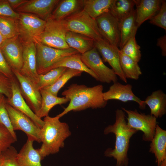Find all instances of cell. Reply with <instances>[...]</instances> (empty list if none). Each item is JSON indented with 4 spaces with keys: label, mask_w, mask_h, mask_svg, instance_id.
I'll list each match as a JSON object with an SVG mask.
<instances>
[{
    "label": "cell",
    "mask_w": 166,
    "mask_h": 166,
    "mask_svg": "<svg viewBox=\"0 0 166 166\" xmlns=\"http://www.w3.org/2000/svg\"><path fill=\"white\" fill-rule=\"evenodd\" d=\"M11 7L15 10L23 4L27 2L28 0H7Z\"/></svg>",
    "instance_id": "cell-43"
},
{
    "label": "cell",
    "mask_w": 166,
    "mask_h": 166,
    "mask_svg": "<svg viewBox=\"0 0 166 166\" xmlns=\"http://www.w3.org/2000/svg\"><path fill=\"white\" fill-rule=\"evenodd\" d=\"M157 46L159 47L161 50L162 56H166V36L165 34L160 37L157 40Z\"/></svg>",
    "instance_id": "cell-42"
},
{
    "label": "cell",
    "mask_w": 166,
    "mask_h": 166,
    "mask_svg": "<svg viewBox=\"0 0 166 166\" xmlns=\"http://www.w3.org/2000/svg\"><path fill=\"white\" fill-rule=\"evenodd\" d=\"M103 90L101 85L92 87L75 83L71 85L62 93V95L69 100V103L63 111L57 116L60 118L72 111L104 108L107 101L104 99Z\"/></svg>",
    "instance_id": "cell-1"
},
{
    "label": "cell",
    "mask_w": 166,
    "mask_h": 166,
    "mask_svg": "<svg viewBox=\"0 0 166 166\" xmlns=\"http://www.w3.org/2000/svg\"><path fill=\"white\" fill-rule=\"evenodd\" d=\"M134 0H114L109 12L120 22L135 10Z\"/></svg>",
    "instance_id": "cell-30"
},
{
    "label": "cell",
    "mask_w": 166,
    "mask_h": 166,
    "mask_svg": "<svg viewBox=\"0 0 166 166\" xmlns=\"http://www.w3.org/2000/svg\"><path fill=\"white\" fill-rule=\"evenodd\" d=\"M136 9V20L139 27L144 22L150 20L159 10L161 0H134Z\"/></svg>",
    "instance_id": "cell-19"
},
{
    "label": "cell",
    "mask_w": 166,
    "mask_h": 166,
    "mask_svg": "<svg viewBox=\"0 0 166 166\" xmlns=\"http://www.w3.org/2000/svg\"><path fill=\"white\" fill-rule=\"evenodd\" d=\"M0 32L5 40L19 35L17 19L0 16Z\"/></svg>",
    "instance_id": "cell-32"
},
{
    "label": "cell",
    "mask_w": 166,
    "mask_h": 166,
    "mask_svg": "<svg viewBox=\"0 0 166 166\" xmlns=\"http://www.w3.org/2000/svg\"><path fill=\"white\" fill-rule=\"evenodd\" d=\"M12 81L10 79L0 73V94L7 98H10L12 95Z\"/></svg>",
    "instance_id": "cell-39"
},
{
    "label": "cell",
    "mask_w": 166,
    "mask_h": 166,
    "mask_svg": "<svg viewBox=\"0 0 166 166\" xmlns=\"http://www.w3.org/2000/svg\"><path fill=\"white\" fill-rule=\"evenodd\" d=\"M149 22L166 30V2L162 0L160 9L157 13L151 18Z\"/></svg>",
    "instance_id": "cell-38"
},
{
    "label": "cell",
    "mask_w": 166,
    "mask_h": 166,
    "mask_svg": "<svg viewBox=\"0 0 166 166\" xmlns=\"http://www.w3.org/2000/svg\"><path fill=\"white\" fill-rule=\"evenodd\" d=\"M114 0H84L83 10L92 18L96 19L109 12Z\"/></svg>",
    "instance_id": "cell-28"
},
{
    "label": "cell",
    "mask_w": 166,
    "mask_h": 166,
    "mask_svg": "<svg viewBox=\"0 0 166 166\" xmlns=\"http://www.w3.org/2000/svg\"><path fill=\"white\" fill-rule=\"evenodd\" d=\"M0 73L12 81L17 80L11 68L6 62L0 49Z\"/></svg>",
    "instance_id": "cell-41"
},
{
    "label": "cell",
    "mask_w": 166,
    "mask_h": 166,
    "mask_svg": "<svg viewBox=\"0 0 166 166\" xmlns=\"http://www.w3.org/2000/svg\"><path fill=\"white\" fill-rule=\"evenodd\" d=\"M0 49L13 72H20L22 65L23 48L19 35L5 40Z\"/></svg>",
    "instance_id": "cell-12"
},
{
    "label": "cell",
    "mask_w": 166,
    "mask_h": 166,
    "mask_svg": "<svg viewBox=\"0 0 166 166\" xmlns=\"http://www.w3.org/2000/svg\"><path fill=\"white\" fill-rule=\"evenodd\" d=\"M81 54L82 62L97 75L99 81L107 83L117 81V75L112 69L104 64L95 46L91 50Z\"/></svg>",
    "instance_id": "cell-8"
},
{
    "label": "cell",
    "mask_w": 166,
    "mask_h": 166,
    "mask_svg": "<svg viewBox=\"0 0 166 166\" xmlns=\"http://www.w3.org/2000/svg\"><path fill=\"white\" fill-rule=\"evenodd\" d=\"M122 109L127 115L128 126L137 131H141L143 133V140L151 141L155 135L156 118L150 114L140 113L136 109L132 110L122 107Z\"/></svg>",
    "instance_id": "cell-7"
},
{
    "label": "cell",
    "mask_w": 166,
    "mask_h": 166,
    "mask_svg": "<svg viewBox=\"0 0 166 166\" xmlns=\"http://www.w3.org/2000/svg\"><path fill=\"white\" fill-rule=\"evenodd\" d=\"M121 49L132 37L136 36L138 27L136 20V11L119 22Z\"/></svg>",
    "instance_id": "cell-26"
},
{
    "label": "cell",
    "mask_w": 166,
    "mask_h": 166,
    "mask_svg": "<svg viewBox=\"0 0 166 166\" xmlns=\"http://www.w3.org/2000/svg\"><path fill=\"white\" fill-rule=\"evenodd\" d=\"M17 150L12 146L2 152L1 166H19L17 160Z\"/></svg>",
    "instance_id": "cell-37"
},
{
    "label": "cell",
    "mask_w": 166,
    "mask_h": 166,
    "mask_svg": "<svg viewBox=\"0 0 166 166\" xmlns=\"http://www.w3.org/2000/svg\"><path fill=\"white\" fill-rule=\"evenodd\" d=\"M6 98L4 95L0 94V123L7 128L15 139L17 137L13 129L10 119L6 107Z\"/></svg>",
    "instance_id": "cell-35"
},
{
    "label": "cell",
    "mask_w": 166,
    "mask_h": 166,
    "mask_svg": "<svg viewBox=\"0 0 166 166\" xmlns=\"http://www.w3.org/2000/svg\"><path fill=\"white\" fill-rule=\"evenodd\" d=\"M84 0H60L49 18L61 20L83 10Z\"/></svg>",
    "instance_id": "cell-22"
},
{
    "label": "cell",
    "mask_w": 166,
    "mask_h": 166,
    "mask_svg": "<svg viewBox=\"0 0 166 166\" xmlns=\"http://www.w3.org/2000/svg\"><path fill=\"white\" fill-rule=\"evenodd\" d=\"M144 101L150 109V114L156 119L165 114L166 94L161 90L153 91Z\"/></svg>",
    "instance_id": "cell-24"
},
{
    "label": "cell",
    "mask_w": 166,
    "mask_h": 166,
    "mask_svg": "<svg viewBox=\"0 0 166 166\" xmlns=\"http://www.w3.org/2000/svg\"><path fill=\"white\" fill-rule=\"evenodd\" d=\"M132 89L131 84L123 85L117 81L114 82L107 91L103 92L104 99L106 101L111 100L124 102L133 101L138 104L140 109H145L146 105L144 101L137 97L133 93Z\"/></svg>",
    "instance_id": "cell-16"
},
{
    "label": "cell",
    "mask_w": 166,
    "mask_h": 166,
    "mask_svg": "<svg viewBox=\"0 0 166 166\" xmlns=\"http://www.w3.org/2000/svg\"><path fill=\"white\" fill-rule=\"evenodd\" d=\"M140 49L135 36L131 38L120 50L134 61L138 63L141 57Z\"/></svg>",
    "instance_id": "cell-34"
},
{
    "label": "cell",
    "mask_w": 166,
    "mask_h": 166,
    "mask_svg": "<svg viewBox=\"0 0 166 166\" xmlns=\"http://www.w3.org/2000/svg\"><path fill=\"white\" fill-rule=\"evenodd\" d=\"M119 54L121 67L126 78L138 80L142 73L138 63L124 54L120 49Z\"/></svg>",
    "instance_id": "cell-29"
},
{
    "label": "cell",
    "mask_w": 166,
    "mask_h": 166,
    "mask_svg": "<svg viewBox=\"0 0 166 166\" xmlns=\"http://www.w3.org/2000/svg\"><path fill=\"white\" fill-rule=\"evenodd\" d=\"M19 15L18 13L11 8L7 0H0V16L10 17L17 19Z\"/></svg>",
    "instance_id": "cell-40"
},
{
    "label": "cell",
    "mask_w": 166,
    "mask_h": 166,
    "mask_svg": "<svg viewBox=\"0 0 166 166\" xmlns=\"http://www.w3.org/2000/svg\"><path fill=\"white\" fill-rule=\"evenodd\" d=\"M2 160L1 156V155H0V166H1V164L2 163Z\"/></svg>",
    "instance_id": "cell-45"
},
{
    "label": "cell",
    "mask_w": 166,
    "mask_h": 166,
    "mask_svg": "<svg viewBox=\"0 0 166 166\" xmlns=\"http://www.w3.org/2000/svg\"><path fill=\"white\" fill-rule=\"evenodd\" d=\"M20 39L22 42L23 49L22 65L19 72L35 85L39 74L37 69L35 43L31 40Z\"/></svg>",
    "instance_id": "cell-13"
},
{
    "label": "cell",
    "mask_w": 166,
    "mask_h": 166,
    "mask_svg": "<svg viewBox=\"0 0 166 166\" xmlns=\"http://www.w3.org/2000/svg\"><path fill=\"white\" fill-rule=\"evenodd\" d=\"M149 152L155 156L157 166H166V131L157 124Z\"/></svg>",
    "instance_id": "cell-20"
},
{
    "label": "cell",
    "mask_w": 166,
    "mask_h": 166,
    "mask_svg": "<svg viewBox=\"0 0 166 166\" xmlns=\"http://www.w3.org/2000/svg\"><path fill=\"white\" fill-rule=\"evenodd\" d=\"M64 20L68 31L86 36L95 42L104 39L99 32L96 19L83 10L67 17Z\"/></svg>",
    "instance_id": "cell-6"
},
{
    "label": "cell",
    "mask_w": 166,
    "mask_h": 166,
    "mask_svg": "<svg viewBox=\"0 0 166 166\" xmlns=\"http://www.w3.org/2000/svg\"><path fill=\"white\" fill-rule=\"evenodd\" d=\"M40 91L42 98V103L40 109L37 116L40 118L49 116V111L54 106L69 101L65 97H58L44 89H41Z\"/></svg>",
    "instance_id": "cell-27"
},
{
    "label": "cell",
    "mask_w": 166,
    "mask_h": 166,
    "mask_svg": "<svg viewBox=\"0 0 166 166\" xmlns=\"http://www.w3.org/2000/svg\"><path fill=\"white\" fill-rule=\"evenodd\" d=\"M7 103L11 106L29 117L39 128L43 125L44 121L38 117L27 105L20 92L18 80L12 81V95L10 98H6Z\"/></svg>",
    "instance_id": "cell-18"
},
{
    "label": "cell",
    "mask_w": 166,
    "mask_h": 166,
    "mask_svg": "<svg viewBox=\"0 0 166 166\" xmlns=\"http://www.w3.org/2000/svg\"><path fill=\"white\" fill-rule=\"evenodd\" d=\"M79 53L67 56L53 65L47 70V73L50 70L59 67H64L85 72L96 80L99 81L97 75L84 63Z\"/></svg>",
    "instance_id": "cell-25"
},
{
    "label": "cell",
    "mask_w": 166,
    "mask_h": 166,
    "mask_svg": "<svg viewBox=\"0 0 166 166\" xmlns=\"http://www.w3.org/2000/svg\"><path fill=\"white\" fill-rule=\"evenodd\" d=\"M5 40L3 37L2 35L0 32V46L4 41Z\"/></svg>",
    "instance_id": "cell-44"
},
{
    "label": "cell",
    "mask_w": 166,
    "mask_h": 166,
    "mask_svg": "<svg viewBox=\"0 0 166 166\" xmlns=\"http://www.w3.org/2000/svg\"><path fill=\"white\" fill-rule=\"evenodd\" d=\"M46 21L43 32L33 41L57 49L69 48L65 41L68 30L64 20H56L49 18Z\"/></svg>",
    "instance_id": "cell-4"
},
{
    "label": "cell",
    "mask_w": 166,
    "mask_h": 166,
    "mask_svg": "<svg viewBox=\"0 0 166 166\" xmlns=\"http://www.w3.org/2000/svg\"><path fill=\"white\" fill-rule=\"evenodd\" d=\"M34 42L36 50L37 69L39 75L46 73L49 68L64 58L79 53L75 49L70 47L59 49L39 42Z\"/></svg>",
    "instance_id": "cell-5"
},
{
    "label": "cell",
    "mask_w": 166,
    "mask_h": 166,
    "mask_svg": "<svg viewBox=\"0 0 166 166\" xmlns=\"http://www.w3.org/2000/svg\"><path fill=\"white\" fill-rule=\"evenodd\" d=\"M18 13L17 20L20 38L33 40L39 36L44 29L46 21L33 14Z\"/></svg>",
    "instance_id": "cell-9"
},
{
    "label": "cell",
    "mask_w": 166,
    "mask_h": 166,
    "mask_svg": "<svg viewBox=\"0 0 166 166\" xmlns=\"http://www.w3.org/2000/svg\"><path fill=\"white\" fill-rule=\"evenodd\" d=\"M82 72L78 70L67 68L54 84L43 89L57 96L59 90L69 79L74 77L81 76Z\"/></svg>",
    "instance_id": "cell-33"
},
{
    "label": "cell",
    "mask_w": 166,
    "mask_h": 166,
    "mask_svg": "<svg viewBox=\"0 0 166 166\" xmlns=\"http://www.w3.org/2000/svg\"><path fill=\"white\" fill-rule=\"evenodd\" d=\"M94 45L101 55L103 61L108 62L117 76L122 81L126 83L127 80L120 64L119 49L113 46L104 39L95 42Z\"/></svg>",
    "instance_id": "cell-15"
},
{
    "label": "cell",
    "mask_w": 166,
    "mask_h": 166,
    "mask_svg": "<svg viewBox=\"0 0 166 166\" xmlns=\"http://www.w3.org/2000/svg\"><path fill=\"white\" fill-rule=\"evenodd\" d=\"M34 141L28 138L19 152L17 153V160L19 166H42V159L38 149L34 148Z\"/></svg>",
    "instance_id": "cell-21"
},
{
    "label": "cell",
    "mask_w": 166,
    "mask_h": 166,
    "mask_svg": "<svg viewBox=\"0 0 166 166\" xmlns=\"http://www.w3.org/2000/svg\"><path fill=\"white\" fill-rule=\"evenodd\" d=\"M65 41L69 47L74 49L82 54L95 47L94 41L83 34L68 31L65 36Z\"/></svg>",
    "instance_id": "cell-23"
},
{
    "label": "cell",
    "mask_w": 166,
    "mask_h": 166,
    "mask_svg": "<svg viewBox=\"0 0 166 166\" xmlns=\"http://www.w3.org/2000/svg\"><path fill=\"white\" fill-rule=\"evenodd\" d=\"M6 107L14 130H21L26 134L28 138L40 143L39 133L41 128L28 116L11 106L7 102Z\"/></svg>",
    "instance_id": "cell-10"
},
{
    "label": "cell",
    "mask_w": 166,
    "mask_h": 166,
    "mask_svg": "<svg viewBox=\"0 0 166 166\" xmlns=\"http://www.w3.org/2000/svg\"><path fill=\"white\" fill-rule=\"evenodd\" d=\"M19 83L21 95L26 103L37 115L41 105L42 98L40 91L29 79L18 71L13 72Z\"/></svg>",
    "instance_id": "cell-14"
},
{
    "label": "cell",
    "mask_w": 166,
    "mask_h": 166,
    "mask_svg": "<svg viewBox=\"0 0 166 166\" xmlns=\"http://www.w3.org/2000/svg\"><path fill=\"white\" fill-rule=\"evenodd\" d=\"M59 0H28L16 9L17 13H29L34 14L46 20L49 18Z\"/></svg>",
    "instance_id": "cell-17"
},
{
    "label": "cell",
    "mask_w": 166,
    "mask_h": 166,
    "mask_svg": "<svg viewBox=\"0 0 166 166\" xmlns=\"http://www.w3.org/2000/svg\"><path fill=\"white\" fill-rule=\"evenodd\" d=\"M95 19L103 38L113 46L119 48L120 42L119 20L109 12L102 14Z\"/></svg>",
    "instance_id": "cell-11"
},
{
    "label": "cell",
    "mask_w": 166,
    "mask_h": 166,
    "mask_svg": "<svg viewBox=\"0 0 166 166\" xmlns=\"http://www.w3.org/2000/svg\"><path fill=\"white\" fill-rule=\"evenodd\" d=\"M57 116L44 117L41 128L39 138L42 144L38 149L42 159L50 154L58 152L64 146L65 140L71 135L68 124L61 122Z\"/></svg>",
    "instance_id": "cell-3"
},
{
    "label": "cell",
    "mask_w": 166,
    "mask_h": 166,
    "mask_svg": "<svg viewBox=\"0 0 166 166\" xmlns=\"http://www.w3.org/2000/svg\"><path fill=\"white\" fill-rule=\"evenodd\" d=\"M115 121L113 125L106 127L104 133H113L116 137L115 147L109 148L105 152L106 157H113L117 160L116 166H128V152L130 139L138 131L129 128L125 119V112L117 109L115 111Z\"/></svg>",
    "instance_id": "cell-2"
},
{
    "label": "cell",
    "mask_w": 166,
    "mask_h": 166,
    "mask_svg": "<svg viewBox=\"0 0 166 166\" xmlns=\"http://www.w3.org/2000/svg\"><path fill=\"white\" fill-rule=\"evenodd\" d=\"M67 68L59 67L53 69L47 73L39 75L38 81L35 85L40 90L54 84Z\"/></svg>",
    "instance_id": "cell-31"
},
{
    "label": "cell",
    "mask_w": 166,
    "mask_h": 166,
    "mask_svg": "<svg viewBox=\"0 0 166 166\" xmlns=\"http://www.w3.org/2000/svg\"><path fill=\"white\" fill-rule=\"evenodd\" d=\"M16 141L8 129L0 123V155Z\"/></svg>",
    "instance_id": "cell-36"
}]
</instances>
